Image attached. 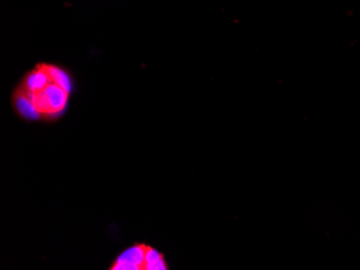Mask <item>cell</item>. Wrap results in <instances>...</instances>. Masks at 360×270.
<instances>
[{
	"label": "cell",
	"mask_w": 360,
	"mask_h": 270,
	"mask_svg": "<svg viewBox=\"0 0 360 270\" xmlns=\"http://www.w3.org/2000/svg\"><path fill=\"white\" fill-rule=\"evenodd\" d=\"M167 269H169V265L165 261V255L148 245L147 253H146V270Z\"/></svg>",
	"instance_id": "3"
},
{
	"label": "cell",
	"mask_w": 360,
	"mask_h": 270,
	"mask_svg": "<svg viewBox=\"0 0 360 270\" xmlns=\"http://www.w3.org/2000/svg\"><path fill=\"white\" fill-rule=\"evenodd\" d=\"M49 70L52 81L37 92H26L16 88L13 94V104L16 114L26 121L52 120L60 116L68 106L70 90L54 78L51 65Z\"/></svg>",
	"instance_id": "1"
},
{
	"label": "cell",
	"mask_w": 360,
	"mask_h": 270,
	"mask_svg": "<svg viewBox=\"0 0 360 270\" xmlns=\"http://www.w3.org/2000/svg\"><path fill=\"white\" fill-rule=\"evenodd\" d=\"M148 245L139 243L125 250L117 257L109 269L111 270H146V253Z\"/></svg>",
	"instance_id": "2"
}]
</instances>
